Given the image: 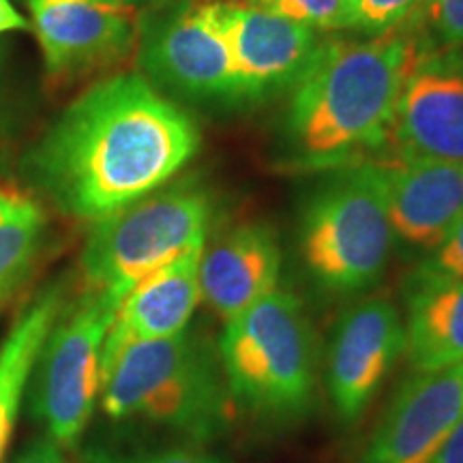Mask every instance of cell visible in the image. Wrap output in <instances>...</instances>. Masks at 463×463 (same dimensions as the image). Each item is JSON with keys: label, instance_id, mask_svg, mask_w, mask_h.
I'll list each match as a JSON object with an SVG mask.
<instances>
[{"label": "cell", "instance_id": "9c48e42d", "mask_svg": "<svg viewBox=\"0 0 463 463\" xmlns=\"http://www.w3.org/2000/svg\"><path fill=\"white\" fill-rule=\"evenodd\" d=\"M228 42L241 106L289 92L311 67L326 37L251 0H206Z\"/></svg>", "mask_w": 463, "mask_h": 463}, {"label": "cell", "instance_id": "277c9868", "mask_svg": "<svg viewBox=\"0 0 463 463\" xmlns=\"http://www.w3.org/2000/svg\"><path fill=\"white\" fill-rule=\"evenodd\" d=\"M217 354L232 402L266 420L309 412L317 386V341L303 300L277 288L223 324Z\"/></svg>", "mask_w": 463, "mask_h": 463}, {"label": "cell", "instance_id": "603a6c76", "mask_svg": "<svg viewBox=\"0 0 463 463\" xmlns=\"http://www.w3.org/2000/svg\"><path fill=\"white\" fill-rule=\"evenodd\" d=\"M416 269L427 270V273L463 277V217L449 232L442 245L433 249L430 256L419 260Z\"/></svg>", "mask_w": 463, "mask_h": 463}, {"label": "cell", "instance_id": "2e32d148", "mask_svg": "<svg viewBox=\"0 0 463 463\" xmlns=\"http://www.w3.org/2000/svg\"><path fill=\"white\" fill-rule=\"evenodd\" d=\"M195 247L127 289L109 326L103 363L133 341L170 339L189 328L191 316L202 303L200 253Z\"/></svg>", "mask_w": 463, "mask_h": 463}, {"label": "cell", "instance_id": "484cf974", "mask_svg": "<svg viewBox=\"0 0 463 463\" xmlns=\"http://www.w3.org/2000/svg\"><path fill=\"white\" fill-rule=\"evenodd\" d=\"M14 463H69L65 449L56 444L50 436H39L31 439Z\"/></svg>", "mask_w": 463, "mask_h": 463}, {"label": "cell", "instance_id": "d4e9b609", "mask_svg": "<svg viewBox=\"0 0 463 463\" xmlns=\"http://www.w3.org/2000/svg\"><path fill=\"white\" fill-rule=\"evenodd\" d=\"M114 463H225V461L198 449H167V450H155V453L127 457V459H120Z\"/></svg>", "mask_w": 463, "mask_h": 463}, {"label": "cell", "instance_id": "6da1fadb", "mask_svg": "<svg viewBox=\"0 0 463 463\" xmlns=\"http://www.w3.org/2000/svg\"><path fill=\"white\" fill-rule=\"evenodd\" d=\"M200 142L187 109L123 71L69 103L22 155L20 174L62 215L97 223L172 183Z\"/></svg>", "mask_w": 463, "mask_h": 463}, {"label": "cell", "instance_id": "3957f363", "mask_svg": "<svg viewBox=\"0 0 463 463\" xmlns=\"http://www.w3.org/2000/svg\"><path fill=\"white\" fill-rule=\"evenodd\" d=\"M101 410L112 420H146L191 439L228 427L232 402L217 345L200 333L133 341L103 363Z\"/></svg>", "mask_w": 463, "mask_h": 463}, {"label": "cell", "instance_id": "ac0fdd59", "mask_svg": "<svg viewBox=\"0 0 463 463\" xmlns=\"http://www.w3.org/2000/svg\"><path fill=\"white\" fill-rule=\"evenodd\" d=\"M65 305V283H48L22 307L0 345V463H5V455L9 450L34 361Z\"/></svg>", "mask_w": 463, "mask_h": 463}, {"label": "cell", "instance_id": "9a60e30c", "mask_svg": "<svg viewBox=\"0 0 463 463\" xmlns=\"http://www.w3.org/2000/svg\"><path fill=\"white\" fill-rule=\"evenodd\" d=\"M281 247L264 222H245L219 234L200 253L202 303L223 324L279 288Z\"/></svg>", "mask_w": 463, "mask_h": 463}, {"label": "cell", "instance_id": "4316f807", "mask_svg": "<svg viewBox=\"0 0 463 463\" xmlns=\"http://www.w3.org/2000/svg\"><path fill=\"white\" fill-rule=\"evenodd\" d=\"M430 463H463V420L444 439V444L431 457Z\"/></svg>", "mask_w": 463, "mask_h": 463}, {"label": "cell", "instance_id": "8992f818", "mask_svg": "<svg viewBox=\"0 0 463 463\" xmlns=\"http://www.w3.org/2000/svg\"><path fill=\"white\" fill-rule=\"evenodd\" d=\"M213 200L194 178L167 183L95 223L80 269L86 289L123 298L144 275L204 247Z\"/></svg>", "mask_w": 463, "mask_h": 463}, {"label": "cell", "instance_id": "30bf717a", "mask_svg": "<svg viewBox=\"0 0 463 463\" xmlns=\"http://www.w3.org/2000/svg\"><path fill=\"white\" fill-rule=\"evenodd\" d=\"M45 73L58 82L120 65L137 50L140 11L123 0H28Z\"/></svg>", "mask_w": 463, "mask_h": 463}, {"label": "cell", "instance_id": "ffe728a7", "mask_svg": "<svg viewBox=\"0 0 463 463\" xmlns=\"http://www.w3.org/2000/svg\"><path fill=\"white\" fill-rule=\"evenodd\" d=\"M420 52L463 48V0H427L410 24Z\"/></svg>", "mask_w": 463, "mask_h": 463}, {"label": "cell", "instance_id": "5bb4252c", "mask_svg": "<svg viewBox=\"0 0 463 463\" xmlns=\"http://www.w3.org/2000/svg\"><path fill=\"white\" fill-rule=\"evenodd\" d=\"M463 420V361L414 372L369 438L361 463H430Z\"/></svg>", "mask_w": 463, "mask_h": 463}, {"label": "cell", "instance_id": "83f0119b", "mask_svg": "<svg viewBox=\"0 0 463 463\" xmlns=\"http://www.w3.org/2000/svg\"><path fill=\"white\" fill-rule=\"evenodd\" d=\"M31 26L26 17L14 7L11 0H0V34L14 33V31H26Z\"/></svg>", "mask_w": 463, "mask_h": 463}, {"label": "cell", "instance_id": "44dd1931", "mask_svg": "<svg viewBox=\"0 0 463 463\" xmlns=\"http://www.w3.org/2000/svg\"><path fill=\"white\" fill-rule=\"evenodd\" d=\"M251 3L320 33L352 28V0H251Z\"/></svg>", "mask_w": 463, "mask_h": 463}, {"label": "cell", "instance_id": "8fae6325", "mask_svg": "<svg viewBox=\"0 0 463 463\" xmlns=\"http://www.w3.org/2000/svg\"><path fill=\"white\" fill-rule=\"evenodd\" d=\"M405 354V326L384 297L361 298L335 324L326 350V389L344 422L367 412L380 386Z\"/></svg>", "mask_w": 463, "mask_h": 463}, {"label": "cell", "instance_id": "ba28073f", "mask_svg": "<svg viewBox=\"0 0 463 463\" xmlns=\"http://www.w3.org/2000/svg\"><path fill=\"white\" fill-rule=\"evenodd\" d=\"M140 73L165 97L195 106H241L228 42L206 0H170L140 14Z\"/></svg>", "mask_w": 463, "mask_h": 463}, {"label": "cell", "instance_id": "5b68a950", "mask_svg": "<svg viewBox=\"0 0 463 463\" xmlns=\"http://www.w3.org/2000/svg\"><path fill=\"white\" fill-rule=\"evenodd\" d=\"M392 251L378 164L326 172L298 217V253L309 279L333 297H358L378 286Z\"/></svg>", "mask_w": 463, "mask_h": 463}, {"label": "cell", "instance_id": "7c38bea8", "mask_svg": "<svg viewBox=\"0 0 463 463\" xmlns=\"http://www.w3.org/2000/svg\"><path fill=\"white\" fill-rule=\"evenodd\" d=\"M389 148L392 157L463 164V48L414 58L399 92Z\"/></svg>", "mask_w": 463, "mask_h": 463}, {"label": "cell", "instance_id": "7402d4cb", "mask_svg": "<svg viewBox=\"0 0 463 463\" xmlns=\"http://www.w3.org/2000/svg\"><path fill=\"white\" fill-rule=\"evenodd\" d=\"M427 0H352V28L369 37L397 31L414 20Z\"/></svg>", "mask_w": 463, "mask_h": 463}, {"label": "cell", "instance_id": "d6986e66", "mask_svg": "<svg viewBox=\"0 0 463 463\" xmlns=\"http://www.w3.org/2000/svg\"><path fill=\"white\" fill-rule=\"evenodd\" d=\"M48 236L43 206L28 194L0 189V309L33 277Z\"/></svg>", "mask_w": 463, "mask_h": 463}, {"label": "cell", "instance_id": "7a4b0ae2", "mask_svg": "<svg viewBox=\"0 0 463 463\" xmlns=\"http://www.w3.org/2000/svg\"><path fill=\"white\" fill-rule=\"evenodd\" d=\"M419 54L408 26L367 39H324L289 90L277 133L283 170L331 172L389 150L399 92Z\"/></svg>", "mask_w": 463, "mask_h": 463}, {"label": "cell", "instance_id": "52a82bcc", "mask_svg": "<svg viewBox=\"0 0 463 463\" xmlns=\"http://www.w3.org/2000/svg\"><path fill=\"white\" fill-rule=\"evenodd\" d=\"M118 305L112 294L84 289L56 317L34 361L28 408L62 449L78 444L99 402L103 347Z\"/></svg>", "mask_w": 463, "mask_h": 463}, {"label": "cell", "instance_id": "cb8c5ba5", "mask_svg": "<svg viewBox=\"0 0 463 463\" xmlns=\"http://www.w3.org/2000/svg\"><path fill=\"white\" fill-rule=\"evenodd\" d=\"M9 45L0 42V165L7 159V148L11 137H14V125H15V114H14V101L9 97L7 82H5V71H7V54Z\"/></svg>", "mask_w": 463, "mask_h": 463}, {"label": "cell", "instance_id": "4fadbf2b", "mask_svg": "<svg viewBox=\"0 0 463 463\" xmlns=\"http://www.w3.org/2000/svg\"><path fill=\"white\" fill-rule=\"evenodd\" d=\"M395 249L422 260L463 217V164L436 159H373Z\"/></svg>", "mask_w": 463, "mask_h": 463}, {"label": "cell", "instance_id": "f1b7e54d", "mask_svg": "<svg viewBox=\"0 0 463 463\" xmlns=\"http://www.w3.org/2000/svg\"><path fill=\"white\" fill-rule=\"evenodd\" d=\"M123 3H127V5H131L133 9H137V11H146V9H153V7H159V5H165V3H170V0H123Z\"/></svg>", "mask_w": 463, "mask_h": 463}, {"label": "cell", "instance_id": "e0dca14e", "mask_svg": "<svg viewBox=\"0 0 463 463\" xmlns=\"http://www.w3.org/2000/svg\"><path fill=\"white\" fill-rule=\"evenodd\" d=\"M405 358L412 372L463 361V277L416 269L405 286Z\"/></svg>", "mask_w": 463, "mask_h": 463}]
</instances>
